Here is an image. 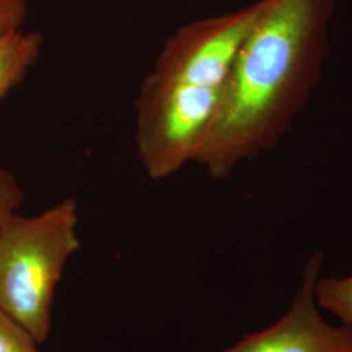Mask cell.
<instances>
[{"label": "cell", "instance_id": "cell-1", "mask_svg": "<svg viewBox=\"0 0 352 352\" xmlns=\"http://www.w3.org/2000/svg\"><path fill=\"white\" fill-rule=\"evenodd\" d=\"M336 0H265L195 164L221 180L273 151L321 81Z\"/></svg>", "mask_w": 352, "mask_h": 352}, {"label": "cell", "instance_id": "cell-2", "mask_svg": "<svg viewBox=\"0 0 352 352\" xmlns=\"http://www.w3.org/2000/svg\"><path fill=\"white\" fill-rule=\"evenodd\" d=\"M78 205L65 199L34 217L17 213L0 232V309L43 343L68 258L80 248Z\"/></svg>", "mask_w": 352, "mask_h": 352}, {"label": "cell", "instance_id": "cell-3", "mask_svg": "<svg viewBox=\"0 0 352 352\" xmlns=\"http://www.w3.org/2000/svg\"><path fill=\"white\" fill-rule=\"evenodd\" d=\"M225 88L149 75L135 102V142L146 174L160 180L195 162L213 126Z\"/></svg>", "mask_w": 352, "mask_h": 352}, {"label": "cell", "instance_id": "cell-4", "mask_svg": "<svg viewBox=\"0 0 352 352\" xmlns=\"http://www.w3.org/2000/svg\"><path fill=\"white\" fill-rule=\"evenodd\" d=\"M265 0L234 12L197 20L164 42L151 75L164 80L225 88L244 39L264 10Z\"/></svg>", "mask_w": 352, "mask_h": 352}, {"label": "cell", "instance_id": "cell-5", "mask_svg": "<svg viewBox=\"0 0 352 352\" xmlns=\"http://www.w3.org/2000/svg\"><path fill=\"white\" fill-rule=\"evenodd\" d=\"M321 260V253L309 258L302 289L277 324L244 336L222 352H352L351 327H331L317 312L315 285Z\"/></svg>", "mask_w": 352, "mask_h": 352}, {"label": "cell", "instance_id": "cell-6", "mask_svg": "<svg viewBox=\"0 0 352 352\" xmlns=\"http://www.w3.org/2000/svg\"><path fill=\"white\" fill-rule=\"evenodd\" d=\"M43 38L21 29L0 37V101L25 80L42 52Z\"/></svg>", "mask_w": 352, "mask_h": 352}, {"label": "cell", "instance_id": "cell-7", "mask_svg": "<svg viewBox=\"0 0 352 352\" xmlns=\"http://www.w3.org/2000/svg\"><path fill=\"white\" fill-rule=\"evenodd\" d=\"M315 299L324 309L337 316L352 329V276L316 280Z\"/></svg>", "mask_w": 352, "mask_h": 352}, {"label": "cell", "instance_id": "cell-8", "mask_svg": "<svg viewBox=\"0 0 352 352\" xmlns=\"http://www.w3.org/2000/svg\"><path fill=\"white\" fill-rule=\"evenodd\" d=\"M37 340L0 309V352H41Z\"/></svg>", "mask_w": 352, "mask_h": 352}, {"label": "cell", "instance_id": "cell-9", "mask_svg": "<svg viewBox=\"0 0 352 352\" xmlns=\"http://www.w3.org/2000/svg\"><path fill=\"white\" fill-rule=\"evenodd\" d=\"M24 201V190L10 170L0 166V232Z\"/></svg>", "mask_w": 352, "mask_h": 352}, {"label": "cell", "instance_id": "cell-10", "mask_svg": "<svg viewBox=\"0 0 352 352\" xmlns=\"http://www.w3.org/2000/svg\"><path fill=\"white\" fill-rule=\"evenodd\" d=\"M28 14V0H0V37L19 30Z\"/></svg>", "mask_w": 352, "mask_h": 352}]
</instances>
